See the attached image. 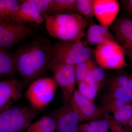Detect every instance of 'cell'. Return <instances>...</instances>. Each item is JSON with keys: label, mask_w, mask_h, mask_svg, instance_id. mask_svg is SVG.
I'll return each mask as SVG.
<instances>
[{"label": "cell", "mask_w": 132, "mask_h": 132, "mask_svg": "<svg viewBox=\"0 0 132 132\" xmlns=\"http://www.w3.org/2000/svg\"><path fill=\"white\" fill-rule=\"evenodd\" d=\"M27 132H56V126L52 114L44 116L31 124Z\"/></svg>", "instance_id": "obj_17"}, {"label": "cell", "mask_w": 132, "mask_h": 132, "mask_svg": "<svg viewBox=\"0 0 132 132\" xmlns=\"http://www.w3.org/2000/svg\"><path fill=\"white\" fill-rule=\"evenodd\" d=\"M42 16L45 19L49 8V0H32Z\"/></svg>", "instance_id": "obj_28"}, {"label": "cell", "mask_w": 132, "mask_h": 132, "mask_svg": "<svg viewBox=\"0 0 132 132\" xmlns=\"http://www.w3.org/2000/svg\"><path fill=\"white\" fill-rule=\"evenodd\" d=\"M95 60L100 67L109 69H119L131 66L127 63L122 47L118 42L109 40L97 46L94 51Z\"/></svg>", "instance_id": "obj_5"}, {"label": "cell", "mask_w": 132, "mask_h": 132, "mask_svg": "<svg viewBox=\"0 0 132 132\" xmlns=\"http://www.w3.org/2000/svg\"><path fill=\"white\" fill-rule=\"evenodd\" d=\"M56 126V132H79V119L69 103H65L52 113Z\"/></svg>", "instance_id": "obj_10"}, {"label": "cell", "mask_w": 132, "mask_h": 132, "mask_svg": "<svg viewBox=\"0 0 132 132\" xmlns=\"http://www.w3.org/2000/svg\"><path fill=\"white\" fill-rule=\"evenodd\" d=\"M77 0H49L48 16L60 14L76 13Z\"/></svg>", "instance_id": "obj_16"}, {"label": "cell", "mask_w": 132, "mask_h": 132, "mask_svg": "<svg viewBox=\"0 0 132 132\" xmlns=\"http://www.w3.org/2000/svg\"><path fill=\"white\" fill-rule=\"evenodd\" d=\"M92 57L87 61L75 66L76 81L78 83L85 81L88 71L94 64Z\"/></svg>", "instance_id": "obj_24"}, {"label": "cell", "mask_w": 132, "mask_h": 132, "mask_svg": "<svg viewBox=\"0 0 132 132\" xmlns=\"http://www.w3.org/2000/svg\"><path fill=\"white\" fill-rule=\"evenodd\" d=\"M78 91L83 96L94 101L98 93L99 85L92 86L82 81L78 83Z\"/></svg>", "instance_id": "obj_25"}, {"label": "cell", "mask_w": 132, "mask_h": 132, "mask_svg": "<svg viewBox=\"0 0 132 132\" xmlns=\"http://www.w3.org/2000/svg\"><path fill=\"white\" fill-rule=\"evenodd\" d=\"M127 55L128 57V58L130 59L131 64V66L132 67V52L131 53H130L128 54L127 55Z\"/></svg>", "instance_id": "obj_35"}, {"label": "cell", "mask_w": 132, "mask_h": 132, "mask_svg": "<svg viewBox=\"0 0 132 132\" xmlns=\"http://www.w3.org/2000/svg\"><path fill=\"white\" fill-rule=\"evenodd\" d=\"M107 97L132 104V90L127 87H109Z\"/></svg>", "instance_id": "obj_21"}, {"label": "cell", "mask_w": 132, "mask_h": 132, "mask_svg": "<svg viewBox=\"0 0 132 132\" xmlns=\"http://www.w3.org/2000/svg\"><path fill=\"white\" fill-rule=\"evenodd\" d=\"M25 85L14 78L0 81V112L13 106L21 98Z\"/></svg>", "instance_id": "obj_11"}, {"label": "cell", "mask_w": 132, "mask_h": 132, "mask_svg": "<svg viewBox=\"0 0 132 132\" xmlns=\"http://www.w3.org/2000/svg\"><path fill=\"white\" fill-rule=\"evenodd\" d=\"M115 37L121 43L126 55L132 52V20L124 17L116 20L111 26Z\"/></svg>", "instance_id": "obj_14"}, {"label": "cell", "mask_w": 132, "mask_h": 132, "mask_svg": "<svg viewBox=\"0 0 132 132\" xmlns=\"http://www.w3.org/2000/svg\"><path fill=\"white\" fill-rule=\"evenodd\" d=\"M94 1L77 0L76 7L79 14L84 15L87 19L94 16Z\"/></svg>", "instance_id": "obj_23"}, {"label": "cell", "mask_w": 132, "mask_h": 132, "mask_svg": "<svg viewBox=\"0 0 132 132\" xmlns=\"http://www.w3.org/2000/svg\"><path fill=\"white\" fill-rule=\"evenodd\" d=\"M116 38L108 29L92 22L86 33L87 42L90 45L99 46L109 40L116 41Z\"/></svg>", "instance_id": "obj_15"}, {"label": "cell", "mask_w": 132, "mask_h": 132, "mask_svg": "<svg viewBox=\"0 0 132 132\" xmlns=\"http://www.w3.org/2000/svg\"><path fill=\"white\" fill-rule=\"evenodd\" d=\"M106 132H109L108 131H106Z\"/></svg>", "instance_id": "obj_37"}, {"label": "cell", "mask_w": 132, "mask_h": 132, "mask_svg": "<svg viewBox=\"0 0 132 132\" xmlns=\"http://www.w3.org/2000/svg\"><path fill=\"white\" fill-rule=\"evenodd\" d=\"M45 19L48 34L60 40H81L89 25L87 19L77 13L47 15Z\"/></svg>", "instance_id": "obj_2"}, {"label": "cell", "mask_w": 132, "mask_h": 132, "mask_svg": "<svg viewBox=\"0 0 132 132\" xmlns=\"http://www.w3.org/2000/svg\"><path fill=\"white\" fill-rule=\"evenodd\" d=\"M116 0H94V13L101 26L108 29L115 20L119 11Z\"/></svg>", "instance_id": "obj_13"}, {"label": "cell", "mask_w": 132, "mask_h": 132, "mask_svg": "<svg viewBox=\"0 0 132 132\" xmlns=\"http://www.w3.org/2000/svg\"><path fill=\"white\" fill-rule=\"evenodd\" d=\"M32 26L0 21V49L5 50L32 34Z\"/></svg>", "instance_id": "obj_7"}, {"label": "cell", "mask_w": 132, "mask_h": 132, "mask_svg": "<svg viewBox=\"0 0 132 132\" xmlns=\"http://www.w3.org/2000/svg\"><path fill=\"white\" fill-rule=\"evenodd\" d=\"M69 104L78 115L80 121L87 122L106 119L101 109L97 107L93 101L83 96L78 90H75Z\"/></svg>", "instance_id": "obj_9"}, {"label": "cell", "mask_w": 132, "mask_h": 132, "mask_svg": "<svg viewBox=\"0 0 132 132\" xmlns=\"http://www.w3.org/2000/svg\"><path fill=\"white\" fill-rule=\"evenodd\" d=\"M130 75L124 72H120L111 80L110 87H127Z\"/></svg>", "instance_id": "obj_26"}, {"label": "cell", "mask_w": 132, "mask_h": 132, "mask_svg": "<svg viewBox=\"0 0 132 132\" xmlns=\"http://www.w3.org/2000/svg\"><path fill=\"white\" fill-rule=\"evenodd\" d=\"M58 87L54 79L39 78L31 83L26 96L31 106L37 110H42L49 105L54 98Z\"/></svg>", "instance_id": "obj_4"}, {"label": "cell", "mask_w": 132, "mask_h": 132, "mask_svg": "<svg viewBox=\"0 0 132 132\" xmlns=\"http://www.w3.org/2000/svg\"><path fill=\"white\" fill-rule=\"evenodd\" d=\"M27 132V131H26H26H25V132Z\"/></svg>", "instance_id": "obj_36"}, {"label": "cell", "mask_w": 132, "mask_h": 132, "mask_svg": "<svg viewBox=\"0 0 132 132\" xmlns=\"http://www.w3.org/2000/svg\"><path fill=\"white\" fill-rule=\"evenodd\" d=\"M86 43L81 40H59L52 45V59L60 63L75 66L78 55Z\"/></svg>", "instance_id": "obj_8"}, {"label": "cell", "mask_w": 132, "mask_h": 132, "mask_svg": "<svg viewBox=\"0 0 132 132\" xmlns=\"http://www.w3.org/2000/svg\"><path fill=\"white\" fill-rule=\"evenodd\" d=\"M110 129L112 132H131L126 125H122L110 120Z\"/></svg>", "instance_id": "obj_30"}, {"label": "cell", "mask_w": 132, "mask_h": 132, "mask_svg": "<svg viewBox=\"0 0 132 132\" xmlns=\"http://www.w3.org/2000/svg\"><path fill=\"white\" fill-rule=\"evenodd\" d=\"M94 51L86 43L84 47L82 48L78 55L75 66L80 63L87 61L92 57V54Z\"/></svg>", "instance_id": "obj_27"}, {"label": "cell", "mask_w": 132, "mask_h": 132, "mask_svg": "<svg viewBox=\"0 0 132 132\" xmlns=\"http://www.w3.org/2000/svg\"><path fill=\"white\" fill-rule=\"evenodd\" d=\"M94 65V64L90 68L84 81L86 83H87L88 85L92 86H94L96 85H100L97 84V82H96L93 74V68Z\"/></svg>", "instance_id": "obj_31"}, {"label": "cell", "mask_w": 132, "mask_h": 132, "mask_svg": "<svg viewBox=\"0 0 132 132\" xmlns=\"http://www.w3.org/2000/svg\"><path fill=\"white\" fill-rule=\"evenodd\" d=\"M50 40L38 36L22 46L14 54L16 71L25 84L32 83L44 73L52 59Z\"/></svg>", "instance_id": "obj_1"}, {"label": "cell", "mask_w": 132, "mask_h": 132, "mask_svg": "<svg viewBox=\"0 0 132 132\" xmlns=\"http://www.w3.org/2000/svg\"><path fill=\"white\" fill-rule=\"evenodd\" d=\"M20 5L17 0H0V21L11 22L10 17Z\"/></svg>", "instance_id": "obj_20"}, {"label": "cell", "mask_w": 132, "mask_h": 132, "mask_svg": "<svg viewBox=\"0 0 132 132\" xmlns=\"http://www.w3.org/2000/svg\"><path fill=\"white\" fill-rule=\"evenodd\" d=\"M49 68L54 79L63 93L64 103H69L76 81L74 66L62 64L51 59Z\"/></svg>", "instance_id": "obj_6"}, {"label": "cell", "mask_w": 132, "mask_h": 132, "mask_svg": "<svg viewBox=\"0 0 132 132\" xmlns=\"http://www.w3.org/2000/svg\"><path fill=\"white\" fill-rule=\"evenodd\" d=\"M93 73L96 82L100 85L105 78V74L104 68L100 67H97L95 64L93 68Z\"/></svg>", "instance_id": "obj_29"}, {"label": "cell", "mask_w": 132, "mask_h": 132, "mask_svg": "<svg viewBox=\"0 0 132 132\" xmlns=\"http://www.w3.org/2000/svg\"><path fill=\"white\" fill-rule=\"evenodd\" d=\"M127 87L132 90V75H130Z\"/></svg>", "instance_id": "obj_33"}, {"label": "cell", "mask_w": 132, "mask_h": 132, "mask_svg": "<svg viewBox=\"0 0 132 132\" xmlns=\"http://www.w3.org/2000/svg\"><path fill=\"white\" fill-rule=\"evenodd\" d=\"M132 113V104H127L125 106L112 113L107 119L126 126Z\"/></svg>", "instance_id": "obj_22"}, {"label": "cell", "mask_w": 132, "mask_h": 132, "mask_svg": "<svg viewBox=\"0 0 132 132\" xmlns=\"http://www.w3.org/2000/svg\"><path fill=\"white\" fill-rule=\"evenodd\" d=\"M110 127L109 119L95 120L79 125V132H106Z\"/></svg>", "instance_id": "obj_18"}, {"label": "cell", "mask_w": 132, "mask_h": 132, "mask_svg": "<svg viewBox=\"0 0 132 132\" xmlns=\"http://www.w3.org/2000/svg\"><path fill=\"white\" fill-rule=\"evenodd\" d=\"M45 21L32 0L23 1L10 17L11 22L16 24L40 25Z\"/></svg>", "instance_id": "obj_12"}, {"label": "cell", "mask_w": 132, "mask_h": 132, "mask_svg": "<svg viewBox=\"0 0 132 132\" xmlns=\"http://www.w3.org/2000/svg\"><path fill=\"white\" fill-rule=\"evenodd\" d=\"M121 2L128 13L132 16V0H123Z\"/></svg>", "instance_id": "obj_32"}, {"label": "cell", "mask_w": 132, "mask_h": 132, "mask_svg": "<svg viewBox=\"0 0 132 132\" xmlns=\"http://www.w3.org/2000/svg\"><path fill=\"white\" fill-rule=\"evenodd\" d=\"M16 71L14 54L0 49V74H12Z\"/></svg>", "instance_id": "obj_19"}, {"label": "cell", "mask_w": 132, "mask_h": 132, "mask_svg": "<svg viewBox=\"0 0 132 132\" xmlns=\"http://www.w3.org/2000/svg\"><path fill=\"white\" fill-rule=\"evenodd\" d=\"M38 114L31 106H13L1 111L0 132H24Z\"/></svg>", "instance_id": "obj_3"}, {"label": "cell", "mask_w": 132, "mask_h": 132, "mask_svg": "<svg viewBox=\"0 0 132 132\" xmlns=\"http://www.w3.org/2000/svg\"><path fill=\"white\" fill-rule=\"evenodd\" d=\"M128 127L131 128L132 130V113L131 115V118H130L127 125H126Z\"/></svg>", "instance_id": "obj_34"}]
</instances>
